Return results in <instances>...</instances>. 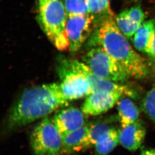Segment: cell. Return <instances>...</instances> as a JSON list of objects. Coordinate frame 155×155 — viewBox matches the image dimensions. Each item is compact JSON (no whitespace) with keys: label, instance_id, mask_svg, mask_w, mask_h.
Instances as JSON below:
<instances>
[{"label":"cell","instance_id":"5bb4252c","mask_svg":"<svg viewBox=\"0 0 155 155\" xmlns=\"http://www.w3.org/2000/svg\"><path fill=\"white\" fill-rule=\"evenodd\" d=\"M86 2L88 13L94 18L95 28L105 20L114 18L110 0H86Z\"/></svg>","mask_w":155,"mask_h":155},{"label":"cell","instance_id":"e0dca14e","mask_svg":"<svg viewBox=\"0 0 155 155\" xmlns=\"http://www.w3.org/2000/svg\"><path fill=\"white\" fill-rule=\"evenodd\" d=\"M112 127L105 122H92L84 140L83 152L94 147L100 137Z\"/></svg>","mask_w":155,"mask_h":155},{"label":"cell","instance_id":"ffe728a7","mask_svg":"<svg viewBox=\"0 0 155 155\" xmlns=\"http://www.w3.org/2000/svg\"><path fill=\"white\" fill-rule=\"evenodd\" d=\"M142 109L149 118L155 122V86L149 91L143 98Z\"/></svg>","mask_w":155,"mask_h":155},{"label":"cell","instance_id":"8fae6325","mask_svg":"<svg viewBox=\"0 0 155 155\" xmlns=\"http://www.w3.org/2000/svg\"><path fill=\"white\" fill-rule=\"evenodd\" d=\"M119 142L126 149L136 151L140 148L146 135L143 123L138 120L119 129Z\"/></svg>","mask_w":155,"mask_h":155},{"label":"cell","instance_id":"4fadbf2b","mask_svg":"<svg viewBox=\"0 0 155 155\" xmlns=\"http://www.w3.org/2000/svg\"><path fill=\"white\" fill-rule=\"evenodd\" d=\"M91 122H88L81 129L62 137L60 155H70L83 152L84 140Z\"/></svg>","mask_w":155,"mask_h":155},{"label":"cell","instance_id":"7402d4cb","mask_svg":"<svg viewBox=\"0 0 155 155\" xmlns=\"http://www.w3.org/2000/svg\"><path fill=\"white\" fill-rule=\"evenodd\" d=\"M140 155H155V149H146L141 151Z\"/></svg>","mask_w":155,"mask_h":155},{"label":"cell","instance_id":"44dd1931","mask_svg":"<svg viewBox=\"0 0 155 155\" xmlns=\"http://www.w3.org/2000/svg\"><path fill=\"white\" fill-rule=\"evenodd\" d=\"M150 59L151 66L152 67L153 69L155 71V37L154 42L153 43L152 47L151 52L148 55Z\"/></svg>","mask_w":155,"mask_h":155},{"label":"cell","instance_id":"5b68a950","mask_svg":"<svg viewBox=\"0 0 155 155\" xmlns=\"http://www.w3.org/2000/svg\"><path fill=\"white\" fill-rule=\"evenodd\" d=\"M30 144L35 155H60L62 136L48 116L44 117L33 129Z\"/></svg>","mask_w":155,"mask_h":155},{"label":"cell","instance_id":"277c9868","mask_svg":"<svg viewBox=\"0 0 155 155\" xmlns=\"http://www.w3.org/2000/svg\"><path fill=\"white\" fill-rule=\"evenodd\" d=\"M82 61L102 79L120 83L130 77L119 62L98 46L91 47L82 57Z\"/></svg>","mask_w":155,"mask_h":155},{"label":"cell","instance_id":"9a60e30c","mask_svg":"<svg viewBox=\"0 0 155 155\" xmlns=\"http://www.w3.org/2000/svg\"><path fill=\"white\" fill-rule=\"evenodd\" d=\"M117 105L121 127H125L138 120L140 115L139 108L130 98H120L117 102Z\"/></svg>","mask_w":155,"mask_h":155},{"label":"cell","instance_id":"6da1fadb","mask_svg":"<svg viewBox=\"0 0 155 155\" xmlns=\"http://www.w3.org/2000/svg\"><path fill=\"white\" fill-rule=\"evenodd\" d=\"M59 83L39 85L24 91L13 106L5 123L6 133H11L44 119L68 104Z\"/></svg>","mask_w":155,"mask_h":155},{"label":"cell","instance_id":"52a82bcc","mask_svg":"<svg viewBox=\"0 0 155 155\" xmlns=\"http://www.w3.org/2000/svg\"><path fill=\"white\" fill-rule=\"evenodd\" d=\"M94 28V18L89 14H68L66 32L72 54L77 53L84 46Z\"/></svg>","mask_w":155,"mask_h":155},{"label":"cell","instance_id":"9c48e42d","mask_svg":"<svg viewBox=\"0 0 155 155\" xmlns=\"http://www.w3.org/2000/svg\"><path fill=\"white\" fill-rule=\"evenodd\" d=\"M123 96L121 94L110 91L94 92L86 96L81 110L86 115H99L112 108Z\"/></svg>","mask_w":155,"mask_h":155},{"label":"cell","instance_id":"8992f818","mask_svg":"<svg viewBox=\"0 0 155 155\" xmlns=\"http://www.w3.org/2000/svg\"><path fill=\"white\" fill-rule=\"evenodd\" d=\"M62 66L68 69L84 75L89 81L93 91H107L119 93L124 96L135 98L137 93L135 90L120 83L102 79L95 75L89 67L82 61L76 60H65Z\"/></svg>","mask_w":155,"mask_h":155},{"label":"cell","instance_id":"ac0fdd59","mask_svg":"<svg viewBox=\"0 0 155 155\" xmlns=\"http://www.w3.org/2000/svg\"><path fill=\"white\" fill-rule=\"evenodd\" d=\"M115 21L119 29L127 38L133 36L140 26L130 16L127 9L120 12L116 17Z\"/></svg>","mask_w":155,"mask_h":155},{"label":"cell","instance_id":"d6986e66","mask_svg":"<svg viewBox=\"0 0 155 155\" xmlns=\"http://www.w3.org/2000/svg\"><path fill=\"white\" fill-rule=\"evenodd\" d=\"M68 15L88 14L86 0H63Z\"/></svg>","mask_w":155,"mask_h":155},{"label":"cell","instance_id":"ba28073f","mask_svg":"<svg viewBox=\"0 0 155 155\" xmlns=\"http://www.w3.org/2000/svg\"><path fill=\"white\" fill-rule=\"evenodd\" d=\"M61 79L59 83L63 96L68 101L78 99L93 92L89 81L81 74L62 66L59 70Z\"/></svg>","mask_w":155,"mask_h":155},{"label":"cell","instance_id":"7c38bea8","mask_svg":"<svg viewBox=\"0 0 155 155\" xmlns=\"http://www.w3.org/2000/svg\"><path fill=\"white\" fill-rule=\"evenodd\" d=\"M155 37V19L143 22L133 36V42L138 51L149 55Z\"/></svg>","mask_w":155,"mask_h":155},{"label":"cell","instance_id":"2e32d148","mask_svg":"<svg viewBox=\"0 0 155 155\" xmlns=\"http://www.w3.org/2000/svg\"><path fill=\"white\" fill-rule=\"evenodd\" d=\"M119 143V130L113 126L100 137L94 146L95 155H108Z\"/></svg>","mask_w":155,"mask_h":155},{"label":"cell","instance_id":"7a4b0ae2","mask_svg":"<svg viewBox=\"0 0 155 155\" xmlns=\"http://www.w3.org/2000/svg\"><path fill=\"white\" fill-rule=\"evenodd\" d=\"M91 39V47H101L124 68L130 77L142 79L148 73L146 63L119 29L114 18L101 22Z\"/></svg>","mask_w":155,"mask_h":155},{"label":"cell","instance_id":"3957f363","mask_svg":"<svg viewBox=\"0 0 155 155\" xmlns=\"http://www.w3.org/2000/svg\"><path fill=\"white\" fill-rule=\"evenodd\" d=\"M40 25L53 45L60 51L69 50L66 32L68 13L60 0H37Z\"/></svg>","mask_w":155,"mask_h":155},{"label":"cell","instance_id":"30bf717a","mask_svg":"<svg viewBox=\"0 0 155 155\" xmlns=\"http://www.w3.org/2000/svg\"><path fill=\"white\" fill-rule=\"evenodd\" d=\"M86 116L81 109L69 107L57 111L52 119L63 137L81 129L88 123Z\"/></svg>","mask_w":155,"mask_h":155}]
</instances>
